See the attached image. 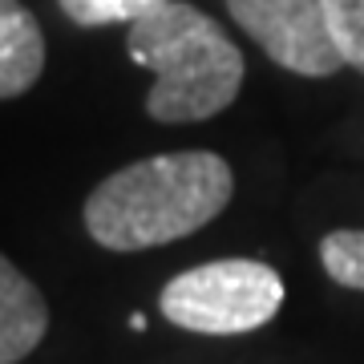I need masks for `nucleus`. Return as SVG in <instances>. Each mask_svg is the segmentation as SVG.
I'll use <instances>...</instances> for the list:
<instances>
[{
    "mask_svg": "<svg viewBox=\"0 0 364 364\" xmlns=\"http://www.w3.org/2000/svg\"><path fill=\"white\" fill-rule=\"evenodd\" d=\"M231 166L210 150L142 158L85 198V231L109 251H146L207 227L231 203Z\"/></svg>",
    "mask_w": 364,
    "mask_h": 364,
    "instance_id": "obj_1",
    "label": "nucleus"
},
{
    "mask_svg": "<svg viewBox=\"0 0 364 364\" xmlns=\"http://www.w3.org/2000/svg\"><path fill=\"white\" fill-rule=\"evenodd\" d=\"M126 49L154 73V85L146 93V114L154 122H207L239 97L243 53L195 4L170 0L134 21Z\"/></svg>",
    "mask_w": 364,
    "mask_h": 364,
    "instance_id": "obj_2",
    "label": "nucleus"
},
{
    "mask_svg": "<svg viewBox=\"0 0 364 364\" xmlns=\"http://www.w3.org/2000/svg\"><path fill=\"white\" fill-rule=\"evenodd\" d=\"M158 308L170 324L198 336H239L284 308V279L259 259H215L174 275Z\"/></svg>",
    "mask_w": 364,
    "mask_h": 364,
    "instance_id": "obj_3",
    "label": "nucleus"
},
{
    "mask_svg": "<svg viewBox=\"0 0 364 364\" xmlns=\"http://www.w3.org/2000/svg\"><path fill=\"white\" fill-rule=\"evenodd\" d=\"M227 9L235 25L259 41L275 65L299 77H332L344 69L320 0H227Z\"/></svg>",
    "mask_w": 364,
    "mask_h": 364,
    "instance_id": "obj_4",
    "label": "nucleus"
},
{
    "mask_svg": "<svg viewBox=\"0 0 364 364\" xmlns=\"http://www.w3.org/2000/svg\"><path fill=\"white\" fill-rule=\"evenodd\" d=\"M49 328V308L28 275L0 255V364L25 360Z\"/></svg>",
    "mask_w": 364,
    "mask_h": 364,
    "instance_id": "obj_5",
    "label": "nucleus"
},
{
    "mask_svg": "<svg viewBox=\"0 0 364 364\" xmlns=\"http://www.w3.org/2000/svg\"><path fill=\"white\" fill-rule=\"evenodd\" d=\"M45 69V37L37 16L16 0H0V97H21Z\"/></svg>",
    "mask_w": 364,
    "mask_h": 364,
    "instance_id": "obj_6",
    "label": "nucleus"
},
{
    "mask_svg": "<svg viewBox=\"0 0 364 364\" xmlns=\"http://www.w3.org/2000/svg\"><path fill=\"white\" fill-rule=\"evenodd\" d=\"M57 4L73 25L102 28V25H134V21L150 16L170 0H57Z\"/></svg>",
    "mask_w": 364,
    "mask_h": 364,
    "instance_id": "obj_7",
    "label": "nucleus"
},
{
    "mask_svg": "<svg viewBox=\"0 0 364 364\" xmlns=\"http://www.w3.org/2000/svg\"><path fill=\"white\" fill-rule=\"evenodd\" d=\"M320 263L340 287L364 291V231H332L320 239Z\"/></svg>",
    "mask_w": 364,
    "mask_h": 364,
    "instance_id": "obj_8",
    "label": "nucleus"
},
{
    "mask_svg": "<svg viewBox=\"0 0 364 364\" xmlns=\"http://www.w3.org/2000/svg\"><path fill=\"white\" fill-rule=\"evenodd\" d=\"M344 65L364 73V0H320Z\"/></svg>",
    "mask_w": 364,
    "mask_h": 364,
    "instance_id": "obj_9",
    "label": "nucleus"
},
{
    "mask_svg": "<svg viewBox=\"0 0 364 364\" xmlns=\"http://www.w3.org/2000/svg\"><path fill=\"white\" fill-rule=\"evenodd\" d=\"M130 328H134V332H142V328H146V316L134 312V316H130Z\"/></svg>",
    "mask_w": 364,
    "mask_h": 364,
    "instance_id": "obj_10",
    "label": "nucleus"
}]
</instances>
